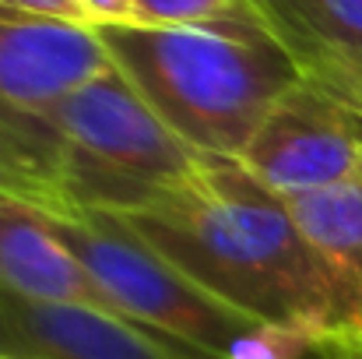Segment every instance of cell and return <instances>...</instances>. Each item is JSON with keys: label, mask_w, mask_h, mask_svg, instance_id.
Listing matches in <instances>:
<instances>
[{"label": "cell", "mask_w": 362, "mask_h": 359, "mask_svg": "<svg viewBox=\"0 0 362 359\" xmlns=\"http://www.w3.org/2000/svg\"><path fill=\"white\" fill-rule=\"evenodd\" d=\"M303 78L362 110V0H250Z\"/></svg>", "instance_id": "cell-8"}, {"label": "cell", "mask_w": 362, "mask_h": 359, "mask_svg": "<svg viewBox=\"0 0 362 359\" xmlns=\"http://www.w3.org/2000/svg\"><path fill=\"white\" fill-rule=\"evenodd\" d=\"M0 289L42 303L113 310L88 268L49 229L46 212L21 201H0Z\"/></svg>", "instance_id": "cell-10"}, {"label": "cell", "mask_w": 362, "mask_h": 359, "mask_svg": "<svg viewBox=\"0 0 362 359\" xmlns=\"http://www.w3.org/2000/svg\"><path fill=\"white\" fill-rule=\"evenodd\" d=\"M285 205L327 282L341 353H362V176Z\"/></svg>", "instance_id": "cell-9"}, {"label": "cell", "mask_w": 362, "mask_h": 359, "mask_svg": "<svg viewBox=\"0 0 362 359\" xmlns=\"http://www.w3.org/2000/svg\"><path fill=\"white\" fill-rule=\"evenodd\" d=\"M46 219L49 229L88 268L117 314L194 356L303 359L317 353L215 300L113 215L78 212Z\"/></svg>", "instance_id": "cell-4"}, {"label": "cell", "mask_w": 362, "mask_h": 359, "mask_svg": "<svg viewBox=\"0 0 362 359\" xmlns=\"http://www.w3.org/2000/svg\"><path fill=\"white\" fill-rule=\"evenodd\" d=\"M113 67L187 144L243 159L278 99L303 81L292 53L260 25H106Z\"/></svg>", "instance_id": "cell-2"}, {"label": "cell", "mask_w": 362, "mask_h": 359, "mask_svg": "<svg viewBox=\"0 0 362 359\" xmlns=\"http://www.w3.org/2000/svg\"><path fill=\"white\" fill-rule=\"evenodd\" d=\"M130 25L155 28H201V25H260V14L250 0H130Z\"/></svg>", "instance_id": "cell-12"}, {"label": "cell", "mask_w": 362, "mask_h": 359, "mask_svg": "<svg viewBox=\"0 0 362 359\" xmlns=\"http://www.w3.org/2000/svg\"><path fill=\"white\" fill-rule=\"evenodd\" d=\"M0 359H14V356H0Z\"/></svg>", "instance_id": "cell-16"}, {"label": "cell", "mask_w": 362, "mask_h": 359, "mask_svg": "<svg viewBox=\"0 0 362 359\" xmlns=\"http://www.w3.org/2000/svg\"><path fill=\"white\" fill-rule=\"evenodd\" d=\"M106 67L110 53L95 28L0 7V127L46 155L53 173L49 110Z\"/></svg>", "instance_id": "cell-6"}, {"label": "cell", "mask_w": 362, "mask_h": 359, "mask_svg": "<svg viewBox=\"0 0 362 359\" xmlns=\"http://www.w3.org/2000/svg\"><path fill=\"white\" fill-rule=\"evenodd\" d=\"M226 307L317 353H341L320 264L288 205L240 159H208L180 194L113 215Z\"/></svg>", "instance_id": "cell-1"}, {"label": "cell", "mask_w": 362, "mask_h": 359, "mask_svg": "<svg viewBox=\"0 0 362 359\" xmlns=\"http://www.w3.org/2000/svg\"><path fill=\"white\" fill-rule=\"evenodd\" d=\"M0 201H21L46 215H78L49 159L4 127H0Z\"/></svg>", "instance_id": "cell-11"}, {"label": "cell", "mask_w": 362, "mask_h": 359, "mask_svg": "<svg viewBox=\"0 0 362 359\" xmlns=\"http://www.w3.org/2000/svg\"><path fill=\"white\" fill-rule=\"evenodd\" d=\"M0 7L28 14V18H49V21H71V25H88L78 0H0ZM92 28V25H88Z\"/></svg>", "instance_id": "cell-13"}, {"label": "cell", "mask_w": 362, "mask_h": 359, "mask_svg": "<svg viewBox=\"0 0 362 359\" xmlns=\"http://www.w3.org/2000/svg\"><path fill=\"white\" fill-rule=\"evenodd\" d=\"M0 356L14 359H201L106 307L42 303L0 289Z\"/></svg>", "instance_id": "cell-7"}, {"label": "cell", "mask_w": 362, "mask_h": 359, "mask_svg": "<svg viewBox=\"0 0 362 359\" xmlns=\"http://www.w3.org/2000/svg\"><path fill=\"white\" fill-rule=\"evenodd\" d=\"M240 162L281 201L352 183L362 176V110L303 78L267 113Z\"/></svg>", "instance_id": "cell-5"}, {"label": "cell", "mask_w": 362, "mask_h": 359, "mask_svg": "<svg viewBox=\"0 0 362 359\" xmlns=\"http://www.w3.org/2000/svg\"><path fill=\"white\" fill-rule=\"evenodd\" d=\"M303 359H362V353H310Z\"/></svg>", "instance_id": "cell-15"}, {"label": "cell", "mask_w": 362, "mask_h": 359, "mask_svg": "<svg viewBox=\"0 0 362 359\" xmlns=\"http://www.w3.org/2000/svg\"><path fill=\"white\" fill-rule=\"evenodd\" d=\"M85 21L92 28H106V25H130L134 21V4L130 0H78Z\"/></svg>", "instance_id": "cell-14"}, {"label": "cell", "mask_w": 362, "mask_h": 359, "mask_svg": "<svg viewBox=\"0 0 362 359\" xmlns=\"http://www.w3.org/2000/svg\"><path fill=\"white\" fill-rule=\"evenodd\" d=\"M57 180L74 212L134 215L187 190L211 155L187 144L110 67L46 117Z\"/></svg>", "instance_id": "cell-3"}]
</instances>
